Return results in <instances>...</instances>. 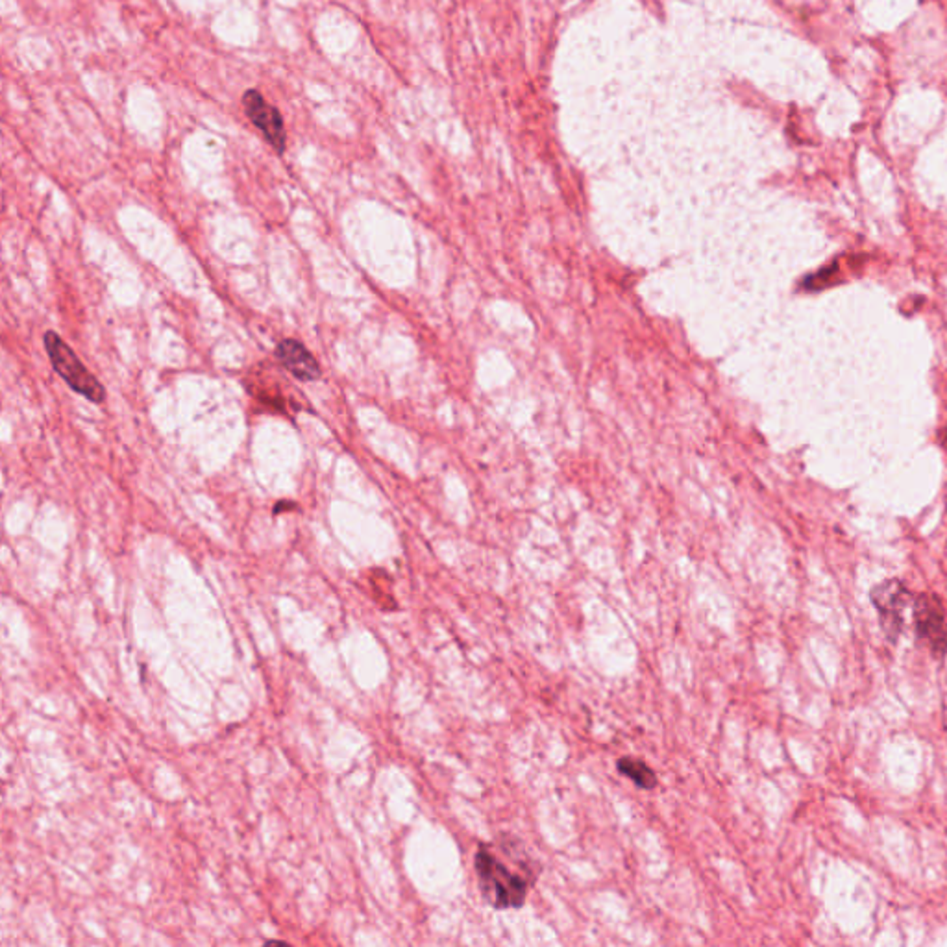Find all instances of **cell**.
I'll list each match as a JSON object with an SVG mask.
<instances>
[{
	"label": "cell",
	"mask_w": 947,
	"mask_h": 947,
	"mask_svg": "<svg viewBox=\"0 0 947 947\" xmlns=\"http://www.w3.org/2000/svg\"><path fill=\"white\" fill-rule=\"evenodd\" d=\"M911 598L912 596L905 585L897 579L881 583L871 593V601L877 607L879 617H881V625L887 631V635H890V639H895L899 631L903 629V611Z\"/></svg>",
	"instance_id": "5"
},
{
	"label": "cell",
	"mask_w": 947,
	"mask_h": 947,
	"mask_svg": "<svg viewBox=\"0 0 947 947\" xmlns=\"http://www.w3.org/2000/svg\"><path fill=\"white\" fill-rule=\"evenodd\" d=\"M243 107L246 117L251 123L265 135L268 145L273 147L278 154L285 152L287 147V133L283 117L273 104H268L263 95L256 89H248L243 95Z\"/></svg>",
	"instance_id": "3"
},
{
	"label": "cell",
	"mask_w": 947,
	"mask_h": 947,
	"mask_svg": "<svg viewBox=\"0 0 947 947\" xmlns=\"http://www.w3.org/2000/svg\"><path fill=\"white\" fill-rule=\"evenodd\" d=\"M474 868L485 903L496 911L521 909L538 877V866L528 849L509 834L481 842Z\"/></svg>",
	"instance_id": "1"
},
{
	"label": "cell",
	"mask_w": 947,
	"mask_h": 947,
	"mask_svg": "<svg viewBox=\"0 0 947 947\" xmlns=\"http://www.w3.org/2000/svg\"><path fill=\"white\" fill-rule=\"evenodd\" d=\"M280 365L300 381L319 379L322 370L314 355L297 339H285L276 346L275 352Z\"/></svg>",
	"instance_id": "6"
},
{
	"label": "cell",
	"mask_w": 947,
	"mask_h": 947,
	"mask_svg": "<svg viewBox=\"0 0 947 947\" xmlns=\"http://www.w3.org/2000/svg\"><path fill=\"white\" fill-rule=\"evenodd\" d=\"M617 768L624 777L631 779L639 788H644V791H653V788L657 786L656 772H653L644 760L622 757L617 762Z\"/></svg>",
	"instance_id": "7"
},
{
	"label": "cell",
	"mask_w": 947,
	"mask_h": 947,
	"mask_svg": "<svg viewBox=\"0 0 947 947\" xmlns=\"http://www.w3.org/2000/svg\"><path fill=\"white\" fill-rule=\"evenodd\" d=\"M44 350H47L51 363L54 370L65 379L75 393L82 394L84 398L92 400L93 403H102L106 400V391L100 386V381L89 372L78 355L69 348L61 337L54 331H47L43 337Z\"/></svg>",
	"instance_id": "2"
},
{
	"label": "cell",
	"mask_w": 947,
	"mask_h": 947,
	"mask_svg": "<svg viewBox=\"0 0 947 947\" xmlns=\"http://www.w3.org/2000/svg\"><path fill=\"white\" fill-rule=\"evenodd\" d=\"M914 625L918 637L931 648L935 656L942 657L947 651V620L943 607L935 596L919 594L916 598Z\"/></svg>",
	"instance_id": "4"
}]
</instances>
